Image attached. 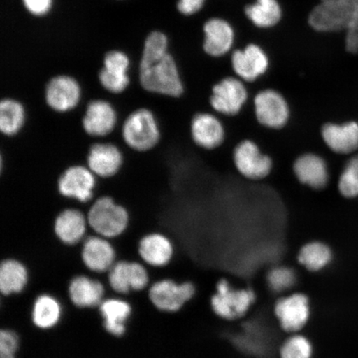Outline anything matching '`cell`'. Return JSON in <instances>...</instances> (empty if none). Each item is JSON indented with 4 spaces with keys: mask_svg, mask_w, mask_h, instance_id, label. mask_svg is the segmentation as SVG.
<instances>
[{
    "mask_svg": "<svg viewBox=\"0 0 358 358\" xmlns=\"http://www.w3.org/2000/svg\"><path fill=\"white\" fill-rule=\"evenodd\" d=\"M89 229L87 213L73 206L62 209L53 221L52 230L57 241L69 248L82 243Z\"/></svg>",
    "mask_w": 358,
    "mask_h": 358,
    "instance_id": "13",
    "label": "cell"
},
{
    "mask_svg": "<svg viewBox=\"0 0 358 358\" xmlns=\"http://www.w3.org/2000/svg\"><path fill=\"white\" fill-rule=\"evenodd\" d=\"M338 189L346 198L358 196V155L348 161L339 178Z\"/></svg>",
    "mask_w": 358,
    "mask_h": 358,
    "instance_id": "34",
    "label": "cell"
},
{
    "mask_svg": "<svg viewBox=\"0 0 358 358\" xmlns=\"http://www.w3.org/2000/svg\"><path fill=\"white\" fill-rule=\"evenodd\" d=\"M71 303L78 308L99 307L104 301L106 289L100 280L78 275L71 278L67 288Z\"/></svg>",
    "mask_w": 358,
    "mask_h": 358,
    "instance_id": "19",
    "label": "cell"
},
{
    "mask_svg": "<svg viewBox=\"0 0 358 358\" xmlns=\"http://www.w3.org/2000/svg\"><path fill=\"white\" fill-rule=\"evenodd\" d=\"M332 259V250L328 245L320 241L304 245L298 255L299 263L310 272L324 270Z\"/></svg>",
    "mask_w": 358,
    "mask_h": 358,
    "instance_id": "29",
    "label": "cell"
},
{
    "mask_svg": "<svg viewBox=\"0 0 358 358\" xmlns=\"http://www.w3.org/2000/svg\"><path fill=\"white\" fill-rule=\"evenodd\" d=\"M279 358H313L312 339L302 333L289 334L279 346Z\"/></svg>",
    "mask_w": 358,
    "mask_h": 358,
    "instance_id": "32",
    "label": "cell"
},
{
    "mask_svg": "<svg viewBox=\"0 0 358 358\" xmlns=\"http://www.w3.org/2000/svg\"><path fill=\"white\" fill-rule=\"evenodd\" d=\"M248 92L240 80L227 78L213 87L211 104L213 109L226 115H234L243 108Z\"/></svg>",
    "mask_w": 358,
    "mask_h": 358,
    "instance_id": "17",
    "label": "cell"
},
{
    "mask_svg": "<svg viewBox=\"0 0 358 358\" xmlns=\"http://www.w3.org/2000/svg\"><path fill=\"white\" fill-rule=\"evenodd\" d=\"M44 100L48 108L55 113H70L82 100V88L78 80L70 76H56L45 87Z\"/></svg>",
    "mask_w": 358,
    "mask_h": 358,
    "instance_id": "11",
    "label": "cell"
},
{
    "mask_svg": "<svg viewBox=\"0 0 358 358\" xmlns=\"http://www.w3.org/2000/svg\"><path fill=\"white\" fill-rule=\"evenodd\" d=\"M62 315V308L59 301L53 295L42 294L35 299L31 320L36 328L49 330L59 324Z\"/></svg>",
    "mask_w": 358,
    "mask_h": 358,
    "instance_id": "28",
    "label": "cell"
},
{
    "mask_svg": "<svg viewBox=\"0 0 358 358\" xmlns=\"http://www.w3.org/2000/svg\"><path fill=\"white\" fill-rule=\"evenodd\" d=\"M20 338L15 331L10 329L0 330V358H17Z\"/></svg>",
    "mask_w": 358,
    "mask_h": 358,
    "instance_id": "36",
    "label": "cell"
},
{
    "mask_svg": "<svg viewBox=\"0 0 358 358\" xmlns=\"http://www.w3.org/2000/svg\"><path fill=\"white\" fill-rule=\"evenodd\" d=\"M26 10L31 15L42 17L51 11L53 0H22Z\"/></svg>",
    "mask_w": 358,
    "mask_h": 358,
    "instance_id": "38",
    "label": "cell"
},
{
    "mask_svg": "<svg viewBox=\"0 0 358 358\" xmlns=\"http://www.w3.org/2000/svg\"><path fill=\"white\" fill-rule=\"evenodd\" d=\"M103 319V328L115 338H122L127 333V323L131 316V304L120 298L106 299L99 306Z\"/></svg>",
    "mask_w": 358,
    "mask_h": 358,
    "instance_id": "21",
    "label": "cell"
},
{
    "mask_svg": "<svg viewBox=\"0 0 358 358\" xmlns=\"http://www.w3.org/2000/svg\"><path fill=\"white\" fill-rule=\"evenodd\" d=\"M136 249L141 261L145 265L154 268L167 266L174 255L172 241L159 231L149 232L141 236Z\"/></svg>",
    "mask_w": 358,
    "mask_h": 358,
    "instance_id": "16",
    "label": "cell"
},
{
    "mask_svg": "<svg viewBox=\"0 0 358 358\" xmlns=\"http://www.w3.org/2000/svg\"><path fill=\"white\" fill-rule=\"evenodd\" d=\"M97 179L87 165H71L58 177L57 189L65 200L76 205H90L95 199Z\"/></svg>",
    "mask_w": 358,
    "mask_h": 358,
    "instance_id": "7",
    "label": "cell"
},
{
    "mask_svg": "<svg viewBox=\"0 0 358 358\" xmlns=\"http://www.w3.org/2000/svg\"><path fill=\"white\" fill-rule=\"evenodd\" d=\"M232 67L241 78L253 82L266 73L268 59L262 48L250 44L244 50L234 52L231 57Z\"/></svg>",
    "mask_w": 358,
    "mask_h": 358,
    "instance_id": "20",
    "label": "cell"
},
{
    "mask_svg": "<svg viewBox=\"0 0 358 358\" xmlns=\"http://www.w3.org/2000/svg\"><path fill=\"white\" fill-rule=\"evenodd\" d=\"M326 145L338 154H350L358 148V124H327L322 129Z\"/></svg>",
    "mask_w": 358,
    "mask_h": 358,
    "instance_id": "22",
    "label": "cell"
},
{
    "mask_svg": "<svg viewBox=\"0 0 358 358\" xmlns=\"http://www.w3.org/2000/svg\"><path fill=\"white\" fill-rule=\"evenodd\" d=\"M129 57L122 51H110L107 52L104 58V67L106 70L117 73H127L129 69Z\"/></svg>",
    "mask_w": 358,
    "mask_h": 358,
    "instance_id": "37",
    "label": "cell"
},
{
    "mask_svg": "<svg viewBox=\"0 0 358 358\" xmlns=\"http://www.w3.org/2000/svg\"><path fill=\"white\" fill-rule=\"evenodd\" d=\"M236 167L243 176L250 179H262L270 173L271 159L263 155L252 141H245L237 145L234 152Z\"/></svg>",
    "mask_w": 358,
    "mask_h": 358,
    "instance_id": "18",
    "label": "cell"
},
{
    "mask_svg": "<svg viewBox=\"0 0 358 358\" xmlns=\"http://www.w3.org/2000/svg\"><path fill=\"white\" fill-rule=\"evenodd\" d=\"M169 40L167 36L159 31H154L148 35L143 49L140 66H145L160 59L168 55Z\"/></svg>",
    "mask_w": 358,
    "mask_h": 358,
    "instance_id": "33",
    "label": "cell"
},
{
    "mask_svg": "<svg viewBox=\"0 0 358 358\" xmlns=\"http://www.w3.org/2000/svg\"><path fill=\"white\" fill-rule=\"evenodd\" d=\"M196 294V285L191 281L178 283L172 279H163L150 286L148 296L157 310L173 313L182 310Z\"/></svg>",
    "mask_w": 358,
    "mask_h": 358,
    "instance_id": "8",
    "label": "cell"
},
{
    "mask_svg": "<svg viewBox=\"0 0 358 358\" xmlns=\"http://www.w3.org/2000/svg\"><path fill=\"white\" fill-rule=\"evenodd\" d=\"M255 110L258 122L271 129L285 127L289 117L287 102L279 92L266 90L255 98Z\"/></svg>",
    "mask_w": 358,
    "mask_h": 358,
    "instance_id": "15",
    "label": "cell"
},
{
    "mask_svg": "<svg viewBox=\"0 0 358 358\" xmlns=\"http://www.w3.org/2000/svg\"><path fill=\"white\" fill-rule=\"evenodd\" d=\"M110 241L96 234L88 235L84 239L80 257L88 271L96 274L108 273L117 262V250Z\"/></svg>",
    "mask_w": 358,
    "mask_h": 358,
    "instance_id": "14",
    "label": "cell"
},
{
    "mask_svg": "<svg viewBox=\"0 0 358 358\" xmlns=\"http://www.w3.org/2000/svg\"><path fill=\"white\" fill-rule=\"evenodd\" d=\"M124 164V151L113 141H94L88 148L86 165L101 180L118 176Z\"/></svg>",
    "mask_w": 358,
    "mask_h": 358,
    "instance_id": "10",
    "label": "cell"
},
{
    "mask_svg": "<svg viewBox=\"0 0 358 358\" xmlns=\"http://www.w3.org/2000/svg\"><path fill=\"white\" fill-rule=\"evenodd\" d=\"M266 287L273 294L280 296L292 292L297 285L296 273L288 266H279L272 268L266 276Z\"/></svg>",
    "mask_w": 358,
    "mask_h": 358,
    "instance_id": "31",
    "label": "cell"
},
{
    "mask_svg": "<svg viewBox=\"0 0 358 358\" xmlns=\"http://www.w3.org/2000/svg\"><path fill=\"white\" fill-rule=\"evenodd\" d=\"M204 50L213 57H221L230 51L234 42V32L225 20L212 19L204 25Z\"/></svg>",
    "mask_w": 358,
    "mask_h": 358,
    "instance_id": "23",
    "label": "cell"
},
{
    "mask_svg": "<svg viewBox=\"0 0 358 358\" xmlns=\"http://www.w3.org/2000/svg\"><path fill=\"white\" fill-rule=\"evenodd\" d=\"M357 19L358 0H322L308 17V24L317 32H347Z\"/></svg>",
    "mask_w": 358,
    "mask_h": 358,
    "instance_id": "5",
    "label": "cell"
},
{
    "mask_svg": "<svg viewBox=\"0 0 358 358\" xmlns=\"http://www.w3.org/2000/svg\"><path fill=\"white\" fill-rule=\"evenodd\" d=\"M140 82L146 92L158 95L179 97L185 91L176 60L169 53L151 64L140 66Z\"/></svg>",
    "mask_w": 358,
    "mask_h": 358,
    "instance_id": "4",
    "label": "cell"
},
{
    "mask_svg": "<svg viewBox=\"0 0 358 358\" xmlns=\"http://www.w3.org/2000/svg\"><path fill=\"white\" fill-rule=\"evenodd\" d=\"M192 140L204 149L212 150L224 140V129L219 120L210 114H199L191 124Z\"/></svg>",
    "mask_w": 358,
    "mask_h": 358,
    "instance_id": "25",
    "label": "cell"
},
{
    "mask_svg": "<svg viewBox=\"0 0 358 358\" xmlns=\"http://www.w3.org/2000/svg\"><path fill=\"white\" fill-rule=\"evenodd\" d=\"M245 15L259 28H271L281 19V8L277 0H256L245 8Z\"/></svg>",
    "mask_w": 358,
    "mask_h": 358,
    "instance_id": "30",
    "label": "cell"
},
{
    "mask_svg": "<svg viewBox=\"0 0 358 358\" xmlns=\"http://www.w3.org/2000/svg\"><path fill=\"white\" fill-rule=\"evenodd\" d=\"M150 275L144 264L120 259L108 272V284L116 294L125 295L149 286Z\"/></svg>",
    "mask_w": 358,
    "mask_h": 358,
    "instance_id": "12",
    "label": "cell"
},
{
    "mask_svg": "<svg viewBox=\"0 0 358 358\" xmlns=\"http://www.w3.org/2000/svg\"><path fill=\"white\" fill-rule=\"evenodd\" d=\"M28 122V113L20 101L3 98L0 101V132L2 136L13 138L24 131Z\"/></svg>",
    "mask_w": 358,
    "mask_h": 358,
    "instance_id": "27",
    "label": "cell"
},
{
    "mask_svg": "<svg viewBox=\"0 0 358 358\" xmlns=\"http://www.w3.org/2000/svg\"><path fill=\"white\" fill-rule=\"evenodd\" d=\"M257 299L256 291L249 286H236L226 278L218 280L209 298L215 316L225 322L238 321L252 311Z\"/></svg>",
    "mask_w": 358,
    "mask_h": 358,
    "instance_id": "1",
    "label": "cell"
},
{
    "mask_svg": "<svg viewBox=\"0 0 358 358\" xmlns=\"http://www.w3.org/2000/svg\"><path fill=\"white\" fill-rule=\"evenodd\" d=\"M99 80L102 87L112 94L124 92L131 83L128 73H113L105 69L100 71Z\"/></svg>",
    "mask_w": 358,
    "mask_h": 358,
    "instance_id": "35",
    "label": "cell"
},
{
    "mask_svg": "<svg viewBox=\"0 0 358 358\" xmlns=\"http://www.w3.org/2000/svg\"><path fill=\"white\" fill-rule=\"evenodd\" d=\"M29 280V271L24 262L13 257L3 259L0 265V292L3 296L22 293Z\"/></svg>",
    "mask_w": 358,
    "mask_h": 358,
    "instance_id": "24",
    "label": "cell"
},
{
    "mask_svg": "<svg viewBox=\"0 0 358 358\" xmlns=\"http://www.w3.org/2000/svg\"><path fill=\"white\" fill-rule=\"evenodd\" d=\"M86 213L90 230L111 241L120 238L131 225L129 210L108 195L94 199Z\"/></svg>",
    "mask_w": 358,
    "mask_h": 358,
    "instance_id": "2",
    "label": "cell"
},
{
    "mask_svg": "<svg viewBox=\"0 0 358 358\" xmlns=\"http://www.w3.org/2000/svg\"><path fill=\"white\" fill-rule=\"evenodd\" d=\"M346 48L349 52L358 53V19L347 31Z\"/></svg>",
    "mask_w": 358,
    "mask_h": 358,
    "instance_id": "40",
    "label": "cell"
},
{
    "mask_svg": "<svg viewBox=\"0 0 358 358\" xmlns=\"http://www.w3.org/2000/svg\"><path fill=\"white\" fill-rule=\"evenodd\" d=\"M205 0H178L177 8L185 15H192L203 7Z\"/></svg>",
    "mask_w": 358,
    "mask_h": 358,
    "instance_id": "39",
    "label": "cell"
},
{
    "mask_svg": "<svg viewBox=\"0 0 358 358\" xmlns=\"http://www.w3.org/2000/svg\"><path fill=\"white\" fill-rule=\"evenodd\" d=\"M118 120L117 111L110 102L95 99L88 103L80 124L85 134L93 141H105L118 127Z\"/></svg>",
    "mask_w": 358,
    "mask_h": 358,
    "instance_id": "9",
    "label": "cell"
},
{
    "mask_svg": "<svg viewBox=\"0 0 358 358\" xmlns=\"http://www.w3.org/2000/svg\"><path fill=\"white\" fill-rule=\"evenodd\" d=\"M162 133L158 119L150 109L142 107L129 113L120 127V138L127 149L147 153L159 145Z\"/></svg>",
    "mask_w": 358,
    "mask_h": 358,
    "instance_id": "3",
    "label": "cell"
},
{
    "mask_svg": "<svg viewBox=\"0 0 358 358\" xmlns=\"http://www.w3.org/2000/svg\"><path fill=\"white\" fill-rule=\"evenodd\" d=\"M294 169L299 180L313 189H322L329 181L328 167L325 161L316 155L308 154L299 157L294 163Z\"/></svg>",
    "mask_w": 358,
    "mask_h": 358,
    "instance_id": "26",
    "label": "cell"
},
{
    "mask_svg": "<svg viewBox=\"0 0 358 358\" xmlns=\"http://www.w3.org/2000/svg\"><path fill=\"white\" fill-rule=\"evenodd\" d=\"M272 312L282 332L302 333L312 320V301L307 294L295 291L277 298Z\"/></svg>",
    "mask_w": 358,
    "mask_h": 358,
    "instance_id": "6",
    "label": "cell"
}]
</instances>
